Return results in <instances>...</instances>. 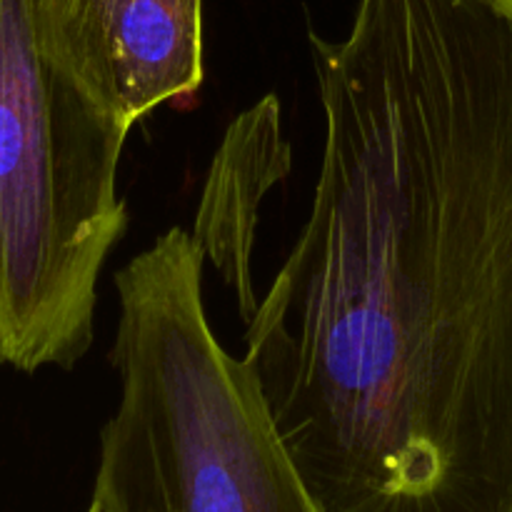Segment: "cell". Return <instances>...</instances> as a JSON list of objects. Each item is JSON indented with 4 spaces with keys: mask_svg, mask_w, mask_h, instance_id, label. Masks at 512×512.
<instances>
[{
    "mask_svg": "<svg viewBox=\"0 0 512 512\" xmlns=\"http://www.w3.org/2000/svg\"><path fill=\"white\" fill-rule=\"evenodd\" d=\"M203 263L193 233L170 228L115 275L120 403L93 498L108 512H323L253 368L210 328Z\"/></svg>",
    "mask_w": 512,
    "mask_h": 512,
    "instance_id": "obj_2",
    "label": "cell"
},
{
    "mask_svg": "<svg viewBox=\"0 0 512 512\" xmlns=\"http://www.w3.org/2000/svg\"><path fill=\"white\" fill-rule=\"evenodd\" d=\"M290 170V145L280 130L275 95L230 123L210 165L195 218V243L235 290L248 323L260 300L253 288V250L265 195Z\"/></svg>",
    "mask_w": 512,
    "mask_h": 512,
    "instance_id": "obj_5",
    "label": "cell"
},
{
    "mask_svg": "<svg viewBox=\"0 0 512 512\" xmlns=\"http://www.w3.org/2000/svg\"><path fill=\"white\" fill-rule=\"evenodd\" d=\"M485 3H490L493 8H498L500 13H505L508 18H512V0H485Z\"/></svg>",
    "mask_w": 512,
    "mask_h": 512,
    "instance_id": "obj_6",
    "label": "cell"
},
{
    "mask_svg": "<svg viewBox=\"0 0 512 512\" xmlns=\"http://www.w3.org/2000/svg\"><path fill=\"white\" fill-rule=\"evenodd\" d=\"M85 512H108V510H105L103 505L98 503V500H95V498H90V505H88V510H85Z\"/></svg>",
    "mask_w": 512,
    "mask_h": 512,
    "instance_id": "obj_7",
    "label": "cell"
},
{
    "mask_svg": "<svg viewBox=\"0 0 512 512\" xmlns=\"http://www.w3.org/2000/svg\"><path fill=\"white\" fill-rule=\"evenodd\" d=\"M128 133L50 53L38 3L0 0V365L88 355L100 273L130 223Z\"/></svg>",
    "mask_w": 512,
    "mask_h": 512,
    "instance_id": "obj_3",
    "label": "cell"
},
{
    "mask_svg": "<svg viewBox=\"0 0 512 512\" xmlns=\"http://www.w3.org/2000/svg\"><path fill=\"white\" fill-rule=\"evenodd\" d=\"M45 43L128 128L203 85V0H35Z\"/></svg>",
    "mask_w": 512,
    "mask_h": 512,
    "instance_id": "obj_4",
    "label": "cell"
},
{
    "mask_svg": "<svg viewBox=\"0 0 512 512\" xmlns=\"http://www.w3.org/2000/svg\"><path fill=\"white\" fill-rule=\"evenodd\" d=\"M323 163L245 360L323 512H512V18L310 35Z\"/></svg>",
    "mask_w": 512,
    "mask_h": 512,
    "instance_id": "obj_1",
    "label": "cell"
}]
</instances>
